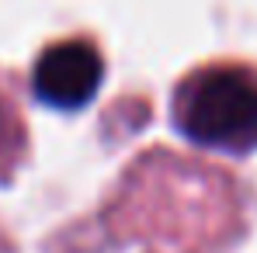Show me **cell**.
I'll return each mask as SVG.
<instances>
[{"instance_id":"obj_1","label":"cell","mask_w":257,"mask_h":253,"mask_svg":"<svg viewBox=\"0 0 257 253\" xmlns=\"http://www.w3.org/2000/svg\"><path fill=\"white\" fill-rule=\"evenodd\" d=\"M177 128L209 149L247 153L257 146V77L236 66L202 70L174 101Z\"/></svg>"},{"instance_id":"obj_2","label":"cell","mask_w":257,"mask_h":253,"mask_svg":"<svg viewBox=\"0 0 257 253\" xmlns=\"http://www.w3.org/2000/svg\"><path fill=\"white\" fill-rule=\"evenodd\" d=\"M101 77H104V66H101V56L94 45L59 42L49 45L39 56L32 87L42 104L59 108V111H77L97 94Z\"/></svg>"}]
</instances>
